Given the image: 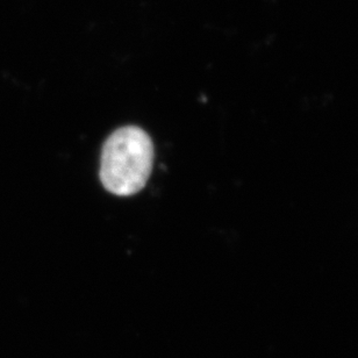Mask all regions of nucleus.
Wrapping results in <instances>:
<instances>
[{
  "instance_id": "1",
  "label": "nucleus",
  "mask_w": 358,
  "mask_h": 358,
  "mask_svg": "<svg viewBox=\"0 0 358 358\" xmlns=\"http://www.w3.org/2000/svg\"><path fill=\"white\" fill-rule=\"evenodd\" d=\"M154 161V147L141 128L127 126L114 131L103 145L100 179L115 196H131L148 182Z\"/></svg>"
}]
</instances>
